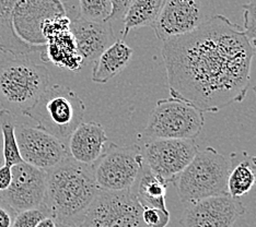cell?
Returning a JSON list of instances; mask_svg holds the SVG:
<instances>
[{
	"label": "cell",
	"instance_id": "6da1fadb",
	"mask_svg": "<svg viewBox=\"0 0 256 227\" xmlns=\"http://www.w3.org/2000/svg\"><path fill=\"white\" fill-rule=\"evenodd\" d=\"M168 90L205 113H218L246 96L255 49L246 32L214 14L195 31L164 42Z\"/></svg>",
	"mask_w": 256,
	"mask_h": 227
},
{
	"label": "cell",
	"instance_id": "7a4b0ae2",
	"mask_svg": "<svg viewBox=\"0 0 256 227\" xmlns=\"http://www.w3.org/2000/svg\"><path fill=\"white\" fill-rule=\"evenodd\" d=\"M79 14L78 0H0V51L26 56L42 51L46 22Z\"/></svg>",
	"mask_w": 256,
	"mask_h": 227
},
{
	"label": "cell",
	"instance_id": "3957f363",
	"mask_svg": "<svg viewBox=\"0 0 256 227\" xmlns=\"http://www.w3.org/2000/svg\"><path fill=\"white\" fill-rule=\"evenodd\" d=\"M48 173L43 206L57 223L80 225L100 192L91 166L69 157Z\"/></svg>",
	"mask_w": 256,
	"mask_h": 227
},
{
	"label": "cell",
	"instance_id": "277c9868",
	"mask_svg": "<svg viewBox=\"0 0 256 227\" xmlns=\"http://www.w3.org/2000/svg\"><path fill=\"white\" fill-rule=\"evenodd\" d=\"M50 86V72L26 56L0 60V104L12 114H24Z\"/></svg>",
	"mask_w": 256,
	"mask_h": 227
},
{
	"label": "cell",
	"instance_id": "5b68a950",
	"mask_svg": "<svg viewBox=\"0 0 256 227\" xmlns=\"http://www.w3.org/2000/svg\"><path fill=\"white\" fill-rule=\"evenodd\" d=\"M228 174V157L210 147L198 151L176 182L180 200L193 205L207 198L226 195Z\"/></svg>",
	"mask_w": 256,
	"mask_h": 227
},
{
	"label": "cell",
	"instance_id": "8992f818",
	"mask_svg": "<svg viewBox=\"0 0 256 227\" xmlns=\"http://www.w3.org/2000/svg\"><path fill=\"white\" fill-rule=\"evenodd\" d=\"M84 101L70 87L48 86L38 102L23 114L36 122L38 128L56 138L66 140L84 120Z\"/></svg>",
	"mask_w": 256,
	"mask_h": 227
},
{
	"label": "cell",
	"instance_id": "52a82bcc",
	"mask_svg": "<svg viewBox=\"0 0 256 227\" xmlns=\"http://www.w3.org/2000/svg\"><path fill=\"white\" fill-rule=\"evenodd\" d=\"M205 126V116L178 98H162L150 114L144 136L150 139L195 140Z\"/></svg>",
	"mask_w": 256,
	"mask_h": 227
},
{
	"label": "cell",
	"instance_id": "ba28073f",
	"mask_svg": "<svg viewBox=\"0 0 256 227\" xmlns=\"http://www.w3.org/2000/svg\"><path fill=\"white\" fill-rule=\"evenodd\" d=\"M144 165L142 150L136 144L120 147L110 143L106 152L91 166L100 190H132Z\"/></svg>",
	"mask_w": 256,
	"mask_h": 227
},
{
	"label": "cell",
	"instance_id": "9c48e42d",
	"mask_svg": "<svg viewBox=\"0 0 256 227\" xmlns=\"http://www.w3.org/2000/svg\"><path fill=\"white\" fill-rule=\"evenodd\" d=\"M142 213V208L132 190H100L79 227H146Z\"/></svg>",
	"mask_w": 256,
	"mask_h": 227
},
{
	"label": "cell",
	"instance_id": "30bf717a",
	"mask_svg": "<svg viewBox=\"0 0 256 227\" xmlns=\"http://www.w3.org/2000/svg\"><path fill=\"white\" fill-rule=\"evenodd\" d=\"M142 150L144 165L168 184L176 182L200 151L192 139H151Z\"/></svg>",
	"mask_w": 256,
	"mask_h": 227
},
{
	"label": "cell",
	"instance_id": "8fae6325",
	"mask_svg": "<svg viewBox=\"0 0 256 227\" xmlns=\"http://www.w3.org/2000/svg\"><path fill=\"white\" fill-rule=\"evenodd\" d=\"M212 0H166L154 31L162 42L195 31L212 14Z\"/></svg>",
	"mask_w": 256,
	"mask_h": 227
},
{
	"label": "cell",
	"instance_id": "7c38bea8",
	"mask_svg": "<svg viewBox=\"0 0 256 227\" xmlns=\"http://www.w3.org/2000/svg\"><path fill=\"white\" fill-rule=\"evenodd\" d=\"M16 137L22 161L38 170L48 172L70 157L66 141L38 127L16 125Z\"/></svg>",
	"mask_w": 256,
	"mask_h": 227
},
{
	"label": "cell",
	"instance_id": "4fadbf2b",
	"mask_svg": "<svg viewBox=\"0 0 256 227\" xmlns=\"http://www.w3.org/2000/svg\"><path fill=\"white\" fill-rule=\"evenodd\" d=\"M12 182L0 199L16 213L43 206L48 173L22 162L11 167Z\"/></svg>",
	"mask_w": 256,
	"mask_h": 227
},
{
	"label": "cell",
	"instance_id": "5bb4252c",
	"mask_svg": "<svg viewBox=\"0 0 256 227\" xmlns=\"http://www.w3.org/2000/svg\"><path fill=\"white\" fill-rule=\"evenodd\" d=\"M244 214L246 207L240 199L226 194L190 205L183 213L180 224L182 227H232Z\"/></svg>",
	"mask_w": 256,
	"mask_h": 227
},
{
	"label": "cell",
	"instance_id": "9a60e30c",
	"mask_svg": "<svg viewBox=\"0 0 256 227\" xmlns=\"http://www.w3.org/2000/svg\"><path fill=\"white\" fill-rule=\"evenodd\" d=\"M70 23L68 16H60L45 23L43 36L46 45L40 51V58L58 68L78 72L84 66V60L70 30Z\"/></svg>",
	"mask_w": 256,
	"mask_h": 227
},
{
	"label": "cell",
	"instance_id": "2e32d148",
	"mask_svg": "<svg viewBox=\"0 0 256 227\" xmlns=\"http://www.w3.org/2000/svg\"><path fill=\"white\" fill-rule=\"evenodd\" d=\"M70 30L84 65L94 61L116 42L112 22H93L79 16L72 21Z\"/></svg>",
	"mask_w": 256,
	"mask_h": 227
},
{
	"label": "cell",
	"instance_id": "e0dca14e",
	"mask_svg": "<svg viewBox=\"0 0 256 227\" xmlns=\"http://www.w3.org/2000/svg\"><path fill=\"white\" fill-rule=\"evenodd\" d=\"M108 136L96 121L81 122L68 138L67 147L70 159L86 166H92L106 152Z\"/></svg>",
	"mask_w": 256,
	"mask_h": 227
},
{
	"label": "cell",
	"instance_id": "ac0fdd59",
	"mask_svg": "<svg viewBox=\"0 0 256 227\" xmlns=\"http://www.w3.org/2000/svg\"><path fill=\"white\" fill-rule=\"evenodd\" d=\"M134 56V49L126 44L124 39L116 42L104 50L94 60L92 68V81L98 84H106L120 74L130 65Z\"/></svg>",
	"mask_w": 256,
	"mask_h": 227
},
{
	"label": "cell",
	"instance_id": "d6986e66",
	"mask_svg": "<svg viewBox=\"0 0 256 227\" xmlns=\"http://www.w3.org/2000/svg\"><path fill=\"white\" fill-rule=\"evenodd\" d=\"M228 160V195L234 199H240L256 186V156L238 151L231 153Z\"/></svg>",
	"mask_w": 256,
	"mask_h": 227
},
{
	"label": "cell",
	"instance_id": "ffe728a7",
	"mask_svg": "<svg viewBox=\"0 0 256 227\" xmlns=\"http://www.w3.org/2000/svg\"><path fill=\"white\" fill-rule=\"evenodd\" d=\"M168 183L144 165L139 175L136 197L142 208H156L168 211L166 208Z\"/></svg>",
	"mask_w": 256,
	"mask_h": 227
},
{
	"label": "cell",
	"instance_id": "44dd1931",
	"mask_svg": "<svg viewBox=\"0 0 256 227\" xmlns=\"http://www.w3.org/2000/svg\"><path fill=\"white\" fill-rule=\"evenodd\" d=\"M166 0H134L124 16V28L122 31L124 39L128 33L142 27H154Z\"/></svg>",
	"mask_w": 256,
	"mask_h": 227
},
{
	"label": "cell",
	"instance_id": "7402d4cb",
	"mask_svg": "<svg viewBox=\"0 0 256 227\" xmlns=\"http://www.w3.org/2000/svg\"><path fill=\"white\" fill-rule=\"evenodd\" d=\"M16 115L7 109L0 110V135L2 144L4 164L12 167L22 163L16 137Z\"/></svg>",
	"mask_w": 256,
	"mask_h": 227
},
{
	"label": "cell",
	"instance_id": "603a6c76",
	"mask_svg": "<svg viewBox=\"0 0 256 227\" xmlns=\"http://www.w3.org/2000/svg\"><path fill=\"white\" fill-rule=\"evenodd\" d=\"M80 16L93 22H108L112 13L110 0H78Z\"/></svg>",
	"mask_w": 256,
	"mask_h": 227
},
{
	"label": "cell",
	"instance_id": "cb8c5ba5",
	"mask_svg": "<svg viewBox=\"0 0 256 227\" xmlns=\"http://www.w3.org/2000/svg\"><path fill=\"white\" fill-rule=\"evenodd\" d=\"M52 218L50 213L45 206H40L36 209L26 210L16 214L12 226L11 227H36L40 221Z\"/></svg>",
	"mask_w": 256,
	"mask_h": 227
},
{
	"label": "cell",
	"instance_id": "d4e9b609",
	"mask_svg": "<svg viewBox=\"0 0 256 227\" xmlns=\"http://www.w3.org/2000/svg\"><path fill=\"white\" fill-rule=\"evenodd\" d=\"M243 20L244 32L254 49H256V0H250L243 4Z\"/></svg>",
	"mask_w": 256,
	"mask_h": 227
},
{
	"label": "cell",
	"instance_id": "484cf974",
	"mask_svg": "<svg viewBox=\"0 0 256 227\" xmlns=\"http://www.w3.org/2000/svg\"><path fill=\"white\" fill-rule=\"evenodd\" d=\"M142 218L146 227H166L170 222V212L156 208H142Z\"/></svg>",
	"mask_w": 256,
	"mask_h": 227
},
{
	"label": "cell",
	"instance_id": "4316f807",
	"mask_svg": "<svg viewBox=\"0 0 256 227\" xmlns=\"http://www.w3.org/2000/svg\"><path fill=\"white\" fill-rule=\"evenodd\" d=\"M132 1L134 0H110V2H112V13H110L108 22L124 19L127 10Z\"/></svg>",
	"mask_w": 256,
	"mask_h": 227
},
{
	"label": "cell",
	"instance_id": "83f0119b",
	"mask_svg": "<svg viewBox=\"0 0 256 227\" xmlns=\"http://www.w3.org/2000/svg\"><path fill=\"white\" fill-rule=\"evenodd\" d=\"M16 214L12 209H10L6 203L0 199V227H11Z\"/></svg>",
	"mask_w": 256,
	"mask_h": 227
},
{
	"label": "cell",
	"instance_id": "f1b7e54d",
	"mask_svg": "<svg viewBox=\"0 0 256 227\" xmlns=\"http://www.w3.org/2000/svg\"><path fill=\"white\" fill-rule=\"evenodd\" d=\"M12 182V172L11 167L4 164V162L0 164V192H4L9 188V186Z\"/></svg>",
	"mask_w": 256,
	"mask_h": 227
},
{
	"label": "cell",
	"instance_id": "f546056e",
	"mask_svg": "<svg viewBox=\"0 0 256 227\" xmlns=\"http://www.w3.org/2000/svg\"><path fill=\"white\" fill-rule=\"evenodd\" d=\"M36 227H57V223L53 218H46L40 221Z\"/></svg>",
	"mask_w": 256,
	"mask_h": 227
},
{
	"label": "cell",
	"instance_id": "4dcf8cb0",
	"mask_svg": "<svg viewBox=\"0 0 256 227\" xmlns=\"http://www.w3.org/2000/svg\"><path fill=\"white\" fill-rule=\"evenodd\" d=\"M57 223V222H56ZM57 227H79L78 225L74 224H64V223H57Z\"/></svg>",
	"mask_w": 256,
	"mask_h": 227
},
{
	"label": "cell",
	"instance_id": "1f68e13d",
	"mask_svg": "<svg viewBox=\"0 0 256 227\" xmlns=\"http://www.w3.org/2000/svg\"><path fill=\"white\" fill-rule=\"evenodd\" d=\"M0 149L2 150V143H0ZM2 160H0V164H2Z\"/></svg>",
	"mask_w": 256,
	"mask_h": 227
},
{
	"label": "cell",
	"instance_id": "d6a6232c",
	"mask_svg": "<svg viewBox=\"0 0 256 227\" xmlns=\"http://www.w3.org/2000/svg\"><path fill=\"white\" fill-rule=\"evenodd\" d=\"M253 91H254V93L256 94V86H254V87H253Z\"/></svg>",
	"mask_w": 256,
	"mask_h": 227
},
{
	"label": "cell",
	"instance_id": "836d02e7",
	"mask_svg": "<svg viewBox=\"0 0 256 227\" xmlns=\"http://www.w3.org/2000/svg\"><path fill=\"white\" fill-rule=\"evenodd\" d=\"M248 1H250V0H248Z\"/></svg>",
	"mask_w": 256,
	"mask_h": 227
}]
</instances>
